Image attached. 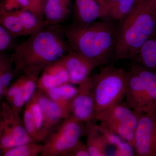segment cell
<instances>
[{
    "label": "cell",
    "instance_id": "5",
    "mask_svg": "<svg viewBox=\"0 0 156 156\" xmlns=\"http://www.w3.org/2000/svg\"><path fill=\"white\" fill-rule=\"evenodd\" d=\"M86 134V124L71 115L45 140L41 155L62 156Z\"/></svg>",
    "mask_w": 156,
    "mask_h": 156
},
{
    "label": "cell",
    "instance_id": "1",
    "mask_svg": "<svg viewBox=\"0 0 156 156\" xmlns=\"http://www.w3.org/2000/svg\"><path fill=\"white\" fill-rule=\"evenodd\" d=\"M72 50L64 27L52 24L17 45L11 56L17 76L27 74L39 77L49 64Z\"/></svg>",
    "mask_w": 156,
    "mask_h": 156
},
{
    "label": "cell",
    "instance_id": "13",
    "mask_svg": "<svg viewBox=\"0 0 156 156\" xmlns=\"http://www.w3.org/2000/svg\"><path fill=\"white\" fill-rule=\"evenodd\" d=\"M141 114L129 107L126 103L120 102L96 114L94 119L99 122L108 120L116 121L135 131Z\"/></svg>",
    "mask_w": 156,
    "mask_h": 156
},
{
    "label": "cell",
    "instance_id": "26",
    "mask_svg": "<svg viewBox=\"0 0 156 156\" xmlns=\"http://www.w3.org/2000/svg\"><path fill=\"white\" fill-rule=\"evenodd\" d=\"M23 122L26 129L30 135L37 142H43L41 137L38 132L34 122L31 108L30 101L25 105L23 113Z\"/></svg>",
    "mask_w": 156,
    "mask_h": 156
},
{
    "label": "cell",
    "instance_id": "37",
    "mask_svg": "<svg viewBox=\"0 0 156 156\" xmlns=\"http://www.w3.org/2000/svg\"><path fill=\"white\" fill-rule=\"evenodd\" d=\"M151 1L153 5L156 8V0H151Z\"/></svg>",
    "mask_w": 156,
    "mask_h": 156
},
{
    "label": "cell",
    "instance_id": "18",
    "mask_svg": "<svg viewBox=\"0 0 156 156\" xmlns=\"http://www.w3.org/2000/svg\"><path fill=\"white\" fill-rule=\"evenodd\" d=\"M134 62L156 73V36L152 34L142 45Z\"/></svg>",
    "mask_w": 156,
    "mask_h": 156
},
{
    "label": "cell",
    "instance_id": "33",
    "mask_svg": "<svg viewBox=\"0 0 156 156\" xmlns=\"http://www.w3.org/2000/svg\"><path fill=\"white\" fill-rule=\"evenodd\" d=\"M23 79H24V77L23 75H21L18 76V78L15 82L9 86L5 96V98L7 100V102L10 101L14 96L22 90Z\"/></svg>",
    "mask_w": 156,
    "mask_h": 156
},
{
    "label": "cell",
    "instance_id": "22",
    "mask_svg": "<svg viewBox=\"0 0 156 156\" xmlns=\"http://www.w3.org/2000/svg\"><path fill=\"white\" fill-rule=\"evenodd\" d=\"M0 23L15 37L24 36L20 20L15 11H8L0 5Z\"/></svg>",
    "mask_w": 156,
    "mask_h": 156
},
{
    "label": "cell",
    "instance_id": "17",
    "mask_svg": "<svg viewBox=\"0 0 156 156\" xmlns=\"http://www.w3.org/2000/svg\"><path fill=\"white\" fill-rule=\"evenodd\" d=\"M72 8L71 0H47L44 17L51 24H60L69 17Z\"/></svg>",
    "mask_w": 156,
    "mask_h": 156
},
{
    "label": "cell",
    "instance_id": "3",
    "mask_svg": "<svg viewBox=\"0 0 156 156\" xmlns=\"http://www.w3.org/2000/svg\"><path fill=\"white\" fill-rule=\"evenodd\" d=\"M64 32L71 49L97 66L107 64L114 58L116 27L110 21L74 23L64 27Z\"/></svg>",
    "mask_w": 156,
    "mask_h": 156
},
{
    "label": "cell",
    "instance_id": "23",
    "mask_svg": "<svg viewBox=\"0 0 156 156\" xmlns=\"http://www.w3.org/2000/svg\"><path fill=\"white\" fill-rule=\"evenodd\" d=\"M44 144L27 143L1 151L3 156H37L41 154Z\"/></svg>",
    "mask_w": 156,
    "mask_h": 156
},
{
    "label": "cell",
    "instance_id": "19",
    "mask_svg": "<svg viewBox=\"0 0 156 156\" xmlns=\"http://www.w3.org/2000/svg\"><path fill=\"white\" fill-rule=\"evenodd\" d=\"M17 76L11 56L0 53V98L5 97L11 81Z\"/></svg>",
    "mask_w": 156,
    "mask_h": 156
},
{
    "label": "cell",
    "instance_id": "28",
    "mask_svg": "<svg viewBox=\"0 0 156 156\" xmlns=\"http://www.w3.org/2000/svg\"><path fill=\"white\" fill-rule=\"evenodd\" d=\"M30 102L32 114L35 126L41 137L43 142H44V138L43 137L44 119L41 108L37 101L34 98H32Z\"/></svg>",
    "mask_w": 156,
    "mask_h": 156
},
{
    "label": "cell",
    "instance_id": "30",
    "mask_svg": "<svg viewBox=\"0 0 156 156\" xmlns=\"http://www.w3.org/2000/svg\"><path fill=\"white\" fill-rule=\"evenodd\" d=\"M62 156H90L87 144L80 139Z\"/></svg>",
    "mask_w": 156,
    "mask_h": 156
},
{
    "label": "cell",
    "instance_id": "7",
    "mask_svg": "<svg viewBox=\"0 0 156 156\" xmlns=\"http://www.w3.org/2000/svg\"><path fill=\"white\" fill-rule=\"evenodd\" d=\"M136 156H156V112L141 114L135 131Z\"/></svg>",
    "mask_w": 156,
    "mask_h": 156
},
{
    "label": "cell",
    "instance_id": "32",
    "mask_svg": "<svg viewBox=\"0 0 156 156\" xmlns=\"http://www.w3.org/2000/svg\"><path fill=\"white\" fill-rule=\"evenodd\" d=\"M15 114L20 116L23 106L26 104L23 89L14 96L10 101L8 102Z\"/></svg>",
    "mask_w": 156,
    "mask_h": 156
},
{
    "label": "cell",
    "instance_id": "31",
    "mask_svg": "<svg viewBox=\"0 0 156 156\" xmlns=\"http://www.w3.org/2000/svg\"><path fill=\"white\" fill-rule=\"evenodd\" d=\"M1 4L4 8L8 11L29 10L30 9L28 0H5L4 3Z\"/></svg>",
    "mask_w": 156,
    "mask_h": 156
},
{
    "label": "cell",
    "instance_id": "9",
    "mask_svg": "<svg viewBox=\"0 0 156 156\" xmlns=\"http://www.w3.org/2000/svg\"><path fill=\"white\" fill-rule=\"evenodd\" d=\"M32 98L37 101L43 111V137L44 142L48 136L59 127L65 119L59 107L44 90L37 88Z\"/></svg>",
    "mask_w": 156,
    "mask_h": 156
},
{
    "label": "cell",
    "instance_id": "10",
    "mask_svg": "<svg viewBox=\"0 0 156 156\" xmlns=\"http://www.w3.org/2000/svg\"><path fill=\"white\" fill-rule=\"evenodd\" d=\"M128 73L129 78L125 95L126 103L137 112L147 113L144 84L134 63L131 65Z\"/></svg>",
    "mask_w": 156,
    "mask_h": 156
},
{
    "label": "cell",
    "instance_id": "21",
    "mask_svg": "<svg viewBox=\"0 0 156 156\" xmlns=\"http://www.w3.org/2000/svg\"><path fill=\"white\" fill-rule=\"evenodd\" d=\"M19 17L24 31V36L37 33L51 23L30 10L15 11Z\"/></svg>",
    "mask_w": 156,
    "mask_h": 156
},
{
    "label": "cell",
    "instance_id": "11",
    "mask_svg": "<svg viewBox=\"0 0 156 156\" xmlns=\"http://www.w3.org/2000/svg\"><path fill=\"white\" fill-rule=\"evenodd\" d=\"M69 76L70 83L78 85L83 83L91 76L97 65L73 50L62 57Z\"/></svg>",
    "mask_w": 156,
    "mask_h": 156
},
{
    "label": "cell",
    "instance_id": "24",
    "mask_svg": "<svg viewBox=\"0 0 156 156\" xmlns=\"http://www.w3.org/2000/svg\"><path fill=\"white\" fill-rule=\"evenodd\" d=\"M101 122L104 123L107 128L134 147L135 131L133 129L126 125L113 120H105Z\"/></svg>",
    "mask_w": 156,
    "mask_h": 156
},
{
    "label": "cell",
    "instance_id": "20",
    "mask_svg": "<svg viewBox=\"0 0 156 156\" xmlns=\"http://www.w3.org/2000/svg\"><path fill=\"white\" fill-rule=\"evenodd\" d=\"M98 127L103 134L108 145L116 148L114 156H136L134 147L131 144L108 129L102 122H100Z\"/></svg>",
    "mask_w": 156,
    "mask_h": 156
},
{
    "label": "cell",
    "instance_id": "6",
    "mask_svg": "<svg viewBox=\"0 0 156 156\" xmlns=\"http://www.w3.org/2000/svg\"><path fill=\"white\" fill-rule=\"evenodd\" d=\"M37 143L28 134L23 121L8 102H2L0 112V149L2 151L19 144Z\"/></svg>",
    "mask_w": 156,
    "mask_h": 156
},
{
    "label": "cell",
    "instance_id": "12",
    "mask_svg": "<svg viewBox=\"0 0 156 156\" xmlns=\"http://www.w3.org/2000/svg\"><path fill=\"white\" fill-rule=\"evenodd\" d=\"M108 10L105 0H74L76 23L88 24L99 18L107 17Z\"/></svg>",
    "mask_w": 156,
    "mask_h": 156
},
{
    "label": "cell",
    "instance_id": "14",
    "mask_svg": "<svg viewBox=\"0 0 156 156\" xmlns=\"http://www.w3.org/2000/svg\"><path fill=\"white\" fill-rule=\"evenodd\" d=\"M70 83L69 76L62 57L49 64L39 77L37 88L43 90Z\"/></svg>",
    "mask_w": 156,
    "mask_h": 156
},
{
    "label": "cell",
    "instance_id": "16",
    "mask_svg": "<svg viewBox=\"0 0 156 156\" xmlns=\"http://www.w3.org/2000/svg\"><path fill=\"white\" fill-rule=\"evenodd\" d=\"M93 119L86 123L87 127V146L90 156L107 155L108 144L101 133L98 125Z\"/></svg>",
    "mask_w": 156,
    "mask_h": 156
},
{
    "label": "cell",
    "instance_id": "25",
    "mask_svg": "<svg viewBox=\"0 0 156 156\" xmlns=\"http://www.w3.org/2000/svg\"><path fill=\"white\" fill-rule=\"evenodd\" d=\"M136 1L120 0L109 11L107 17L120 21L131 11Z\"/></svg>",
    "mask_w": 156,
    "mask_h": 156
},
{
    "label": "cell",
    "instance_id": "4",
    "mask_svg": "<svg viewBox=\"0 0 156 156\" xmlns=\"http://www.w3.org/2000/svg\"><path fill=\"white\" fill-rule=\"evenodd\" d=\"M95 114L120 103L125 97L129 73L123 69L107 66L91 76Z\"/></svg>",
    "mask_w": 156,
    "mask_h": 156
},
{
    "label": "cell",
    "instance_id": "27",
    "mask_svg": "<svg viewBox=\"0 0 156 156\" xmlns=\"http://www.w3.org/2000/svg\"><path fill=\"white\" fill-rule=\"evenodd\" d=\"M22 75L24 77L23 92L27 104L31 100L35 92L38 88V81L39 77L31 75Z\"/></svg>",
    "mask_w": 156,
    "mask_h": 156
},
{
    "label": "cell",
    "instance_id": "35",
    "mask_svg": "<svg viewBox=\"0 0 156 156\" xmlns=\"http://www.w3.org/2000/svg\"><path fill=\"white\" fill-rule=\"evenodd\" d=\"M119 1L120 0H105L108 11Z\"/></svg>",
    "mask_w": 156,
    "mask_h": 156
},
{
    "label": "cell",
    "instance_id": "2",
    "mask_svg": "<svg viewBox=\"0 0 156 156\" xmlns=\"http://www.w3.org/2000/svg\"><path fill=\"white\" fill-rule=\"evenodd\" d=\"M156 28V8L151 0H136L116 27L114 59L134 61Z\"/></svg>",
    "mask_w": 156,
    "mask_h": 156
},
{
    "label": "cell",
    "instance_id": "8",
    "mask_svg": "<svg viewBox=\"0 0 156 156\" xmlns=\"http://www.w3.org/2000/svg\"><path fill=\"white\" fill-rule=\"evenodd\" d=\"M73 105L72 115L79 121L87 123L94 119L95 101L91 75L79 85Z\"/></svg>",
    "mask_w": 156,
    "mask_h": 156
},
{
    "label": "cell",
    "instance_id": "15",
    "mask_svg": "<svg viewBox=\"0 0 156 156\" xmlns=\"http://www.w3.org/2000/svg\"><path fill=\"white\" fill-rule=\"evenodd\" d=\"M44 91L59 107L64 119L72 115L78 88L72 84L68 83Z\"/></svg>",
    "mask_w": 156,
    "mask_h": 156
},
{
    "label": "cell",
    "instance_id": "36",
    "mask_svg": "<svg viewBox=\"0 0 156 156\" xmlns=\"http://www.w3.org/2000/svg\"><path fill=\"white\" fill-rule=\"evenodd\" d=\"M47 1V0H40V2L41 4L43 6L44 8L45 4H46Z\"/></svg>",
    "mask_w": 156,
    "mask_h": 156
},
{
    "label": "cell",
    "instance_id": "29",
    "mask_svg": "<svg viewBox=\"0 0 156 156\" xmlns=\"http://www.w3.org/2000/svg\"><path fill=\"white\" fill-rule=\"evenodd\" d=\"M14 38H16L2 26H0V51L5 52L14 47Z\"/></svg>",
    "mask_w": 156,
    "mask_h": 156
},
{
    "label": "cell",
    "instance_id": "34",
    "mask_svg": "<svg viewBox=\"0 0 156 156\" xmlns=\"http://www.w3.org/2000/svg\"><path fill=\"white\" fill-rule=\"evenodd\" d=\"M30 5V11L34 12L42 18L44 17V8L40 0H28Z\"/></svg>",
    "mask_w": 156,
    "mask_h": 156
}]
</instances>
